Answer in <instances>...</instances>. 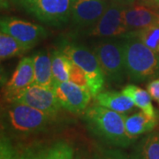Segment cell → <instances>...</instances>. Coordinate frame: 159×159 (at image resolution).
Here are the masks:
<instances>
[{
  "label": "cell",
  "mask_w": 159,
  "mask_h": 159,
  "mask_svg": "<svg viewBox=\"0 0 159 159\" xmlns=\"http://www.w3.org/2000/svg\"><path fill=\"white\" fill-rule=\"evenodd\" d=\"M0 159H20L19 149L4 133H1L0 139Z\"/></svg>",
  "instance_id": "603a6c76"
},
{
  "label": "cell",
  "mask_w": 159,
  "mask_h": 159,
  "mask_svg": "<svg viewBox=\"0 0 159 159\" xmlns=\"http://www.w3.org/2000/svg\"><path fill=\"white\" fill-rule=\"evenodd\" d=\"M128 5L125 0H114L109 3L99 20L87 29L88 35L111 38L126 34L128 31L125 21V11Z\"/></svg>",
  "instance_id": "52a82bcc"
},
{
  "label": "cell",
  "mask_w": 159,
  "mask_h": 159,
  "mask_svg": "<svg viewBox=\"0 0 159 159\" xmlns=\"http://www.w3.org/2000/svg\"><path fill=\"white\" fill-rule=\"evenodd\" d=\"M34 85L53 89L54 79L51 67V53L46 50L35 53L34 56Z\"/></svg>",
  "instance_id": "9a60e30c"
},
{
  "label": "cell",
  "mask_w": 159,
  "mask_h": 159,
  "mask_svg": "<svg viewBox=\"0 0 159 159\" xmlns=\"http://www.w3.org/2000/svg\"><path fill=\"white\" fill-rule=\"evenodd\" d=\"M57 117L23 103L8 102L1 111V133L11 139L33 136L49 130Z\"/></svg>",
  "instance_id": "6da1fadb"
},
{
  "label": "cell",
  "mask_w": 159,
  "mask_h": 159,
  "mask_svg": "<svg viewBox=\"0 0 159 159\" xmlns=\"http://www.w3.org/2000/svg\"><path fill=\"white\" fill-rule=\"evenodd\" d=\"M20 159H74L72 145L65 140L36 141L19 149Z\"/></svg>",
  "instance_id": "30bf717a"
},
{
  "label": "cell",
  "mask_w": 159,
  "mask_h": 159,
  "mask_svg": "<svg viewBox=\"0 0 159 159\" xmlns=\"http://www.w3.org/2000/svg\"><path fill=\"white\" fill-rule=\"evenodd\" d=\"M70 81H72L82 88L89 89V82H88V79H87L85 73L82 71V69L80 68L79 66H77L73 61H72L71 71H70Z\"/></svg>",
  "instance_id": "cb8c5ba5"
},
{
  "label": "cell",
  "mask_w": 159,
  "mask_h": 159,
  "mask_svg": "<svg viewBox=\"0 0 159 159\" xmlns=\"http://www.w3.org/2000/svg\"><path fill=\"white\" fill-rule=\"evenodd\" d=\"M131 32L138 36L150 49L159 54V25L149 26Z\"/></svg>",
  "instance_id": "7402d4cb"
},
{
  "label": "cell",
  "mask_w": 159,
  "mask_h": 159,
  "mask_svg": "<svg viewBox=\"0 0 159 159\" xmlns=\"http://www.w3.org/2000/svg\"><path fill=\"white\" fill-rule=\"evenodd\" d=\"M122 92L130 97L135 106L144 113L152 118H159L158 112L152 104V97H150L148 90H145L134 84H128L122 89Z\"/></svg>",
  "instance_id": "d6986e66"
},
{
  "label": "cell",
  "mask_w": 159,
  "mask_h": 159,
  "mask_svg": "<svg viewBox=\"0 0 159 159\" xmlns=\"http://www.w3.org/2000/svg\"><path fill=\"white\" fill-rule=\"evenodd\" d=\"M147 90L152 99L159 104V78L152 80L148 82Z\"/></svg>",
  "instance_id": "d4e9b609"
},
{
  "label": "cell",
  "mask_w": 159,
  "mask_h": 159,
  "mask_svg": "<svg viewBox=\"0 0 159 159\" xmlns=\"http://www.w3.org/2000/svg\"><path fill=\"white\" fill-rule=\"evenodd\" d=\"M125 1L126 2V3H127V4H129V5L134 3V0H125Z\"/></svg>",
  "instance_id": "f1b7e54d"
},
{
  "label": "cell",
  "mask_w": 159,
  "mask_h": 159,
  "mask_svg": "<svg viewBox=\"0 0 159 159\" xmlns=\"http://www.w3.org/2000/svg\"><path fill=\"white\" fill-rule=\"evenodd\" d=\"M6 102L23 103L53 116H57L62 108L53 89L34 84L19 91Z\"/></svg>",
  "instance_id": "9c48e42d"
},
{
  "label": "cell",
  "mask_w": 159,
  "mask_h": 159,
  "mask_svg": "<svg viewBox=\"0 0 159 159\" xmlns=\"http://www.w3.org/2000/svg\"><path fill=\"white\" fill-rule=\"evenodd\" d=\"M119 38L123 47L127 78L137 83L159 78L158 53L131 31Z\"/></svg>",
  "instance_id": "7a4b0ae2"
},
{
  "label": "cell",
  "mask_w": 159,
  "mask_h": 159,
  "mask_svg": "<svg viewBox=\"0 0 159 159\" xmlns=\"http://www.w3.org/2000/svg\"><path fill=\"white\" fill-rule=\"evenodd\" d=\"M84 120L92 134L110 145L127 148L135 141L126 132L124 115L98 103L87 108Z\"/></svg>",
  "instance_id": "3957f363"
},
{
  "label": "cell",
  "mask_w": 159,
  "mask_h": 159,
  "mask_svg": "<svg viewBox=\"0 0 159 159\" xmlns=\"http://www.w3.org/2000/svg\"><path fill=\"white\" fill-rule=\"evenodd\" d=\"M108 6L107 0H75L71 17L73 24L88 29L99 20Z\"/></svg>",
  "instance_id": "7c38bea8"
},
{
  "label": "cell",
  "mask_w": 159,
  "mask_h": 159,
  "mask_svg": "<svg viewBox=\"0 0 159 159\" xmlns=\"http://www.w3.org/2000/svg\"><path fill=\"white\" fill-rule=\"evenodd\" d=\"M137 3H139L141 5H143V6H149V7L157 6L156 0H137Z\"/></svg>",
  "instance_id": "4316f807"
},
{
  "label": "cell",
  "mask_w": 159,
  "mask_h": 159,
  "mask_svg": "<svg viewBox=\"0 0 159 159\" xmlns=\"http://www.w3.org/2000/svg\"><path fill=\"white\" fill-rule=\"evenodd\" d=\"M93 51L97 56L106 80L120 85L127 78L121 40L104 38L96 43Z\"/></svg>",
  "instance_id": "5b68a950"
},
{
  "label": "cell",
  "mask_w": 159,
  "mask_h": 159,
  "mask_svg": "<svg viewBox=\"0 0 159 159\" xmlns=\"http://www.w3.org/2000/svg\"><path fill=\"white\" fill-rule=\"evenodd\" d=\"M34 57H25L20 60L9 81L5 87L6 100L16 93L34 84Z\"/></svg>",
  "instance_id": "4fadbf2b"
},
{
  "label": "cell",
  "mask_w": 159,
  "mask_h": 159,
  "mask_svg": "<svg viewBox=\"0 0 159 159\" xmlns=\"http://www.w3.org/2000/svg\"><path fill=\"white\" fill-rule=\"evenodd\" d=\"M14 6L26 11L38 21L60 28L72 17L75 0H9Z\"/></svg>",
  "instance_id": "277c9868"
},
{
  "label": "cell",
  "mask_w": 159,
  "mask_h": 159,
  "mask_svg": "<svg viewBox=\"0 0 159 159\" xmlns=\"http://www.w3.org/2000/svg\"><path fill=\"white\" fill-rule=\"evenodd\" d=\"M95 99L99 105L120 114H126L135 107L134 101L122 91H102L95 97Z\"/></svg>",
  "instance_id": "2e32d148"
},
{
  "label": "cell",
  "mask_w": 159,
  "mask_h": 159,
  "mask_svg": "<svg viewBox=\"0 0 159 159\" xmlns=\"http://www.w3.org/2000/svg\"><path fill=\"white\" fill-rule=\"evenodd\" d=\"M98 159H131L130 157H127L125 154L122 153L119 150H105L102 153V156Z\"/></svg>",
  "instance_id": "484cf974"
},
{
  "label": "cell",
  "mask_w": 159,
  "mask_h": 159,
  "mask_svg": "<svg viewBox=\"0 0 159 159\" xmlns=\"http://www.w3.org/2000/svg\"><path fill=\"white\" fill-rule=\"evenodd\" d=\"M158 25H159V24H158Z\"/></svg>",
  "instance_id": "4dcf8cb0"
},
{
  "label": "cell",
  "mask_w": 159,
  "mask_h": 159,
  "mask_svg": "<svg viewBox=\"0 0 159 159\" xmlns=\"http://www.w3.org/2000/svg\"><path fill=\"white\" fill-rule=\"evenodd\" d=\"M131 159H159V132L148 133L134 146Z\"/></svg>",
  "instance_id": "ac0fdd59"
},
{
  "label": "cell",
  "mask_w": 159,
  "mask_h": 159,
  "mask_svg": "<svg viewBox=\"0 0 159 159\" xmlns=\"http://www.w3.org/2000/svg\"><path fill=\"white\" fill-rule=\"evenodd\" d=\"M75 159H91V158H89V157H80V156H79V157H77Z\"/></svg>",
  "instance_id": "83f0119b"
},
{
  "label": "cell",
  "mask_w": 159,
  "mask_h": 159,
  "mask_svg": "<svg viewBox=\"0 0 159 159\" xmlns=\"http://www.w3.org/2000/svg\"><path fill=\"white\" fill-rule=\"evenodd\" d=\"M123 115L126 132L134 140H136L140 135L152 132L159 123V118L149 117L142 111L131 115Z\"/></svg>",
  "instance_id": "e0dca14e"
},
{
  "label": "cell",
  "mask_w": 159,
  "mask_h": 159,
  "mask_svg": "<svg viewBox=\"0 0 159 159\" xmlns=\"http://www.w3.org/2000/svg\"><path fill=\"white\" fill-rule=\"evenodd\" d=\"M28 51L25 46L11 35L4 32L0 33V58L2 61L20 56Z\"/></svg>",
  "instance_id": "44dd1931"
},
{
  "label": "cell",
  "mask_w": 159,
  "mask_h": 159,
  "mask_svg": "<svg viewBox=\"0 0 159 159\" xmlns=\"http://www.w3.org/2000/svg\"><path fill=\"white\" fill-rule=\"evenodd\" d=\"M0 29L1 32L14 37L29 51L48 36L43 26L15 17L1 18Z\"/></svg>",
  "instance_id": "ba28073f"
},
{
  "label": "cell",
  "mask_w": 159,
  "mask_h": 159,
  "mask_svg": "<svg viewBox=\"0 0 159 159\" xmlns=\"http://www.w3.org/2000/svg\"><path fill=\"white\" fill-rule=\"evenodd\" d=\"M62 51L85 73L91 95L95 98L103 89L106 79L94 51L75 43H66Z\"/></svg>",
  "instance_id": "8992f818"
},
{
  "label": "cell",
  "mask_w": 159,
  "mask_h": 159,
  "mask_svg": "<svg viewBox=\"0 0 159 159\" xmlns=\"http://www.w3.org/2000/svg\"><path fill=\"white\" fill-rule=\"evenodd\" d=\"M51 58L54 82L57 83L70 80L72 60L62 50L53 49L51 51Z\"/></svg>",
  "instance_id": "ffe728a7"
},
{
  "label": "cell",
  "mask_w": 159,
  "mask_h": 159,
  "mask_svg": "<svg viewBox=\"0 0 159 159\" xmlns=\"http://www.w3.org/2000/svg\"><path fill=\"white\" fill-rule=\"evenodd\" d=\"M125 21L128 32L135 31L149 26L158 25L159 12L149 6L133 3L125 8Z\"/></svg>",
  "instance_id": "5bb4252c"
},
{
  "label": "cell",
  "mask_w": 159,
  "mask_h": 159,
  "mask_svg": "<svg viewBox=\"0 0 159 159\" xmlns=\"http://www.w3.org/2000/svg\"><path fill=\"white\" fill-rule=\"evenodd\" d=\"M156 4H157V6H159V0H156Z\"/></svg>",
  "instance_id": "f546056e"
},
{
  "label": "cell",
  "mask_w": 159,
  "mask_h": 159,
  "mask_svg": "<svg viewBox=\"0 0 159 159\" xmlns=\"http://www.w3.org/2000/svg\"><path fill=\"white\" fill-rule=\"evenodd\" d=\"M53 90L61 107L75 114L85 111L92 97L89 89L82 88L70 80L55 83Z\"/></svg>",
  "instance_id": "8fae6325"
}]
</instances>
